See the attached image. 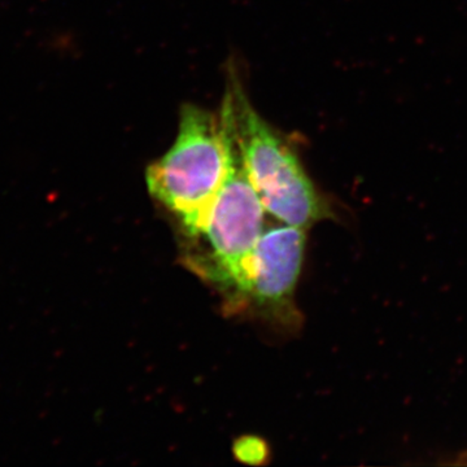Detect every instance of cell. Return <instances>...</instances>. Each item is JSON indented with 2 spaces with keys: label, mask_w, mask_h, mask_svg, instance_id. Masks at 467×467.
<instances>
[{
  "label": "cell",
  "mask_w": 467,
  "mask_h": 467,
  "mask_svg": "<svg viewBox=\"0 0 467 467\" xmlns=\"http://www.w3.org/2000/svg\"><path fill=\"white\" fill-rule=\"evenodd\" d=\"M234 451L239 460L245 463H251V465H260L267 457L266 445L256 436L239 439L235 442Z\"/></svg>",
  "instance_id": "5b68a950"
},
{
  "label": "cell",
  "mask_w": 467,
  "mask_h": 467,
  "mask_svg": "<svg viewBox=\"0 0 467 467\" xmlns=\"http://www.w3.org/2000/svg\"><path fill=\"white\" fill-rule=\"evenodd\" d=\"M306 230L285 225L261 235L252 254L242 296L259 306L281 309L290 303L303 266Z\"/></svg>",
  "instance_id": "277c9868"
},
{
  "label": "cell",
  "mask_w": 467,
  "mask_h": 467,
  "mask_svg": "<svg viewBox=\"0 0 467 467\" xmlns=\"http://www.w3.org/2000/svg\"><path fill=\"white\" fill-rule=\"evenodd\" d=\"M220 119L229 150V174L192 236H202L208 251L187 263L208 281L241 295L245 270L264 233L265 208L245 171L227 97Z\"/></svg>",
  "instance_id": "3957f363"
},
{
  "label": "cell",
  "mask_w": 467,
  "mask_h": 467,
  "mask_svg": "<svg viewBox=\"0 0 467 467\" xmlns=\"http://www.w3.org/2000/svg\"><path fill=\"white\" fill-rule=\"evenodd\" d=\"M229 150L221 119L192 104L181 110L171 150L146 171L150 193L180 218L190 236L201 229L229 174Z\"/></svg>",
  "instance_id": "7a4b0ae2"
},
{
  "label": "cell",
  "mask_w": 467,
  "mask_h": 467,
  "mask_svg": "<svg viewBox=\"0 0 467 467\" xmlns=\"http://www.w3.org/2000/svg\"><path fill=\"white\" fill-rule=\"evenodd\" d=\"M234 130L245 171L266 212L285 225L308 229L334 217L290 144L256 112L235 76L229 85Z\"/></svg>",
  "instance_id": "6da1fadb"
}]
</instances>
